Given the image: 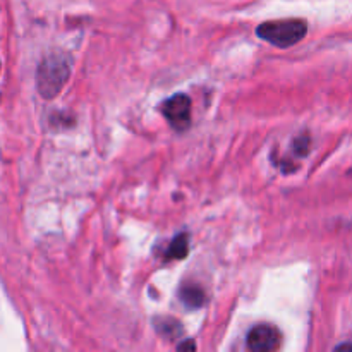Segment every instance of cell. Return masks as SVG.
I'll return each mask as SVG.
<instances>
[{
	"mask_svg": "<svg viewBox=\"0 0 352 352\" xmlns=\"http://www.w3.org/2000/svg\"><path fill=\"white\" fill-rule=\"evenodd\" d=\"M71 67L62 55H50L43 58L36 71V88L43 98H54L67 82Z\"/></svg>",
	"mask_w": 352,
	"mask_h": 352,
	"instance_id": "cell-1",
	"label": "cell"
},
{
	"mask_svg": "<svg viewBox=\"0 0 352 352\" xmlns=\"http://www.w3.org/2000/svg\"><path fill=\"white\" fill-rule=\"evenodd\" d=\"M308 33V24L302 19H280L268 21L258 26L256 34L261 40L275 45L278 48H289L299 43Z\"/></svg>",
	"mask_w": 352,
	"mask_h": 352,
	"instance_id": "cell-2",
	"label": "cell"
},
{
	"mask_svg": "<svg viewBox=\"0 0 352 352\" xmlns=\"http://www.w3.org/2000/svg\"><path fill=\"white\" fill-rule=\"evenodd\" d=\"M164 113L175 131H186L191 124V100L182 93L170 96L165 100Z\"/></svg>",
	"mask_w": 352,
	"mask_h": 352,
	"instance_id": "cell-3",
	"label": "cell"
},
{
	"mask_svg": "<svg viewBox=\"0 0 352 352\" xmlns=\"http://www.w3.org/2000/svg\"><path fill=\"white\" fill-rule=\"evenodd\" d=\"M282 336L278 329L268 323H260L253 327L248 333V347L254 352H267L277 351L280 347Z\"/></svg>",
	"mask_w": 352,
	"mask_h": 352,
	"instance_id": "cell-4",
	"label": "cell"
},
{
	"mask_svg": "<svg viewBox=\"0 0 352 352\" xmlns=\"http://www.w3.org/2000/svg\"><path fill=\"white\" fill-rule=\"evenodd\" d=\"M179 298H181V301L191 309L201 308V306L205 305V292H203V289L198 287V285H184V287L181 289Z\"/></svg>",
	"mask_w": 352,
	"mask_h": 352,
	"instance_id": "cell-5",
	"label": "cell"
},
{
	"mask_svg": "<svg viewBox=\"0 0 352 352\" xmlns=\"http://www.w3.org/2000/svg\"><path fill=\"white\" fill-rule=\"evenodd\" d=\"M188 236H186V234H181V236L175 237V239L172 241L170 246H168L167 260H182V258H186V254H188Z\"/></svg>",
	"mask_w": 352,
	"mask_h": 352,
	"instance_id": "cell-6",
	"label": "cell"
},
{
	"mask_svg": "<svg viewBox=\"0 0 352 352\" xmlns=\"http://www.w3.org/2000/svg\"><path fill=\"white\" fill-rule=\"evenodd\" d=\"M157 329H158V332H160L164 337H167V339H172V337H177V333L182 332L181 323L175 322V320H172V318H164V320H162V323H158Z\"/></svg>",
	"mask_w": 352,
	"mask_h": 352,
	"instance_id": "cell-7",
	"label": "cell"
},
{
	"mask_svg": "<svg viewBox=\"0 0 352 352\" xmlns=\"http://www.w3.org/2000/svg\"><path fill=\"white\" fill-rule=\"evenodd\" d=\"M309 146V136L308 134H301L298 140L294 141V150L298 151V155H306Z\"/></svg>",
	"mask_w": 352,
	"mask_h": 352,
	"instance_id": "cell-8",
	"label": "cell"
},
{
	"mask_svg": "<svg viewBox=\"0 0 352 352\" xmlns=\"http://www.w3.org/2000/svg\"><path fill=\"white\" fill-rule=\"evenodd\" d=\"M177 349H181V351H195L196 349V344L192 342V340H186V342L179 344Z\"/></svg>",
	"mask_w": 352,
	"mask_h": 352,
	"instance_id": "cell-9",
	"label": "cell"
}]
</instances>
